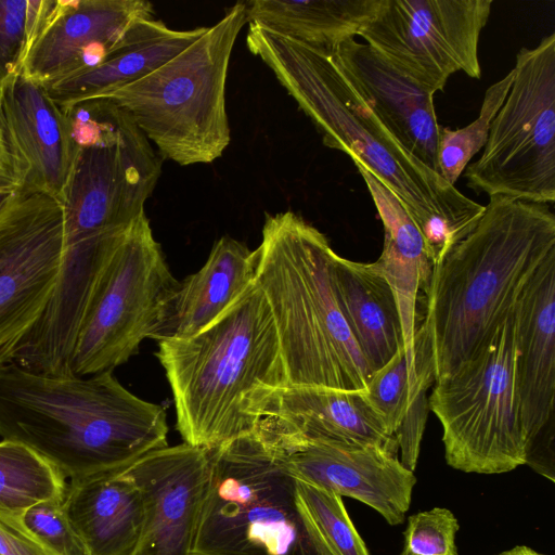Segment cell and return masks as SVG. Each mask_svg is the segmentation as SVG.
Instances as JSON below:
<instances>
[{
  "label": "cell",
  "mask_w": 555,
  "mask_h": 555,
  "mask_svg": "<svg viewBox=\"0 0 555 555\" xmlns=\"http://www.w3.org/2000/svg\"><path fill=\"white\" fill-rule=\"evenodd\" d=\"M246 43L274 73L322 135L401 202L435 267L477 224L485 206L405 150L344 75L330 50L249 24Z\"/></svg>",
  "instance_id": "cell-1"
},
{
  "label": "cell",
  "mask_w": 555,
  "mask_h": 555,
  "mask_svg": "<svg viewBox=\"0 0 555 555\" xmlns=\"http://www.w3.org/2000/svg\"><path fill=\"white\" fill-rule=\"evenodd\" d=\"M162 405L104 371L49 375L0 365V437L36 452L69 482L119 473L167 447Z\"/></svg>",
  "instance_id": "cell-2"
},
{
  "label": "cell",
  "mask_w": 555,
  "mask_h": 555,
  "mask_svg": "<svg viewBox=\"0 0 555 555\" xmlns=\"http://www.w3.org/2000/svg\"><path fill=\"white\" fill-rule=\"evenodd\" d=\"M554 250L548 205L490 198L476 227L431 270L421 323L430 340L435 382L477 350Z\"/></svg>",
  "instance_id": "cell-3"
},
{
  "label": "cell",
  "mask_w": 555,
  "mask_h": 555,
  "mask_svg": "<svg viewBox=\"0 0 555 555\" xmlns=\"http://www.w3.org/2000/svg\"><path fill=\"white\" fill-rule=\"evenodd\" d=\"M257 253L287 386L366 391L373 373L341 313L327 237L287 210L267 216Z\"/></svg>",
  "instance_id": "cell-4"
},
{
  "label": "cell",
  "mask_w": 555,
  "mask_h": 555,
  "mask_svg": "<svg viewBox=\"0 0 555 555\" xmlns=\"http://www.w3.org/2000/svg\"><path fill=\"white\" fill-rule=\"evenodd\" d=\"M183 441L215 449L250 433L253 396L287 386L273 317L254 282L216 321L184 338L158 341Z\"/></svg>",
  "instance_id": "cell-5"
},
{
  "label": "cell",
  "mask_w": 555,
  "mask_h": 555,
  "mask_svg": "<svg viewBox=\"0 0 555 555\" xmlns=\"http://www.w3.org/2000/svg\"><path fill=\"white\" fill-rule=\"evenodd\" d=\"M246 23V3L237 2L175 57L99 98L125 108L164 158L181 166L212 163L231 141L225 81Z\"/></svg>",
  "instance_id": "cell-6"
},
{
  "label": "cell",
  "mask_w": 555,
  "mask_h": 555,
  "mask_svg": "<svg viewBox=\"0 0 555 555\" xmlns=\"http://www.w3.org/2000/svg\"><path fill=\"white\" fill-rule=\"evenodd\" d=\"M210 451V480L192 555H328L296 479L251 430Z\"/></svg>",
  "instance_id": "cell-7"
},
{
  "label": "cell",
  "mask_w": 555,
  "mask_h": 555,
  "mask_svg": "<svg viewBox=\"0 0 555 555\" xmlns=\"http://www.w3.org/2000/svg\"><path fill=\"white\" fill-rule=\"evenodd\" d=\"M64 112L76 145L61 196L64 236L128 228L145 212L159 158L128 112L107 98L81 100Z\"/></svg>",
  "instance_id": "cell-8"
},
{
  "label": "cell",
  "mask_w": 555,
  "mask_h": 555,
  "mask_svg": "<svg viewBox=\"0 0 555 555\" xmlns=\"http://www.w3.org/2000/svg\"><path fill=\"white\" fill-rule=\"evenodd\" d=\"M514 360L512 308L467 360L435 382L429 410L442 426L444 457L452 468L492 475L526 464Z\"/></svg>",
  "instance_id": "cell-9"
},
{
  "label": "cell",
  "mask_w": 555,
  "mask_h": 555,
  "mask_svg": "<svg viewBox=\"0 0 555 555\" xmlns=\"http://www.w3.org/2000/svg\"><path fill=\"white\" fill-rule=\"evenodd\" d=\"M144 214L126 230L83 312L69 373L87 376L127 362L154 338L179 288Z\"/></svg>",
  "instance_id": "cell-10"
},
{
  "label": "cell",
  "mask_w": 555,
  "mask_h": 555,
  "mask_svg": "<svg viewBox=\"0 0 555 555\" xmlns=\"http://www.w3.org/2000/svg\"><path fill=\"white\" fill-rule=\"evenodd\" d=\"M509 92L492 120L467 186L490 198L555 202V33L516 55Z\"/></svg>",
  "instance_id": "cell-11"
},
{
  "label": "cell",
  "mask_w": 555,
  "mask_h": 555,
  "mask_svg": "<svg viewBox=\"0 0 555 555\" xmlns=\"http://www.w3.org/2000/svg\"><path fill=\"white\" fill-rule=\"evenodd\" d=\"M492 0H384L361 29L379 56L426 92L459 72L480 79L478 46Z\"/></svg>",
  "instance_id": "cell-12"
},
{
  "label": "cell",
  "mask_w": 555,
  "mask_h": 555,
  "mask_svg": "<svg viewBox=\"0 0 555 555\" xmlns=\"http://www.w3.org/2000/svg\"><path fill=\"white\" fill-rule=\"evenodd\" d=\"M63 245L59 197L21 189L0 211V365L13 361L48 306Z\"/></svg>",
  "instance_id": "cell-13"
},
{
  "label": "cell",
  "mask_w": 555,
  "mask_h": 555,
  "mask_svg": "<svg viewBox=\"0 0 555 555\" xmlns=\"http://www.w3.org/2000/svg\"><path fill=\"white\" fill-rule=\"evenodd\" d=\"M274 460L295 479L372 507L391 526L409 511L414 472L378 447H343L291 439L253 429Z\"/></svg>",
  "instance_id": "cell-14"
},
{
  "label": "cell",
  "mask_w": 555,
  "mask_h": 555,
  "mask_svg": "<svg viewBox=\"0 0 555 555\" xmlns=\"http://www.w3.org/2000/svg\"><path fill=\"white\" fill-rule=\"evenodd\" d=\"M122 472L143 504L135 555H192L210 480V451L185 442L167 446Z\"/></svg>",
  "instance_id": "cell-15"
},
{
  "label": "cell",
  "mask_w": 555,
  "mask_h": 555,
  "mask_svg": "<svg viewBox=\"0 0 555 555\" xmlns=\"http://www.w3.org/2000/svg\"><path fill=\"white\" fill-rule=\"evenodd\" d=\"M248 414L255 427L291 439L398 453L396 438L365 391L314 386L261 389L253 396Z\"/></svg>",
  "instance_id": "cell-16"
},
{
  "label": "cell",
  "mask_w": 555,
  "mask_h": 555,
  "mask_svg": "<svg viewBox=\"0 0 555 555\" xmlns=\"http://www.w3.org/2000/svg\"><path fill=\"white\" fill-rule=\"evenodd\" d=\"M0 129L11 175L21 189L61 199L76 145L62 107L23 69L0 87Z\"/></svg>",
  "instance_id": "cell-17"
},
{
  "label": "cell",
  "mask_w": 555,
  "mask_h": 555,
  "mask_svg": "<svg viewBox=\"0 0 555 555\" xmlns=\"http://www.w3.org/2000/svg\"><path fill=\"white\" fill-rule=\"evenodd\" d=\"M147 18L154 9L146 0H50L22 69L44 85L94 67Z\"/></svg>",
  "instance_id": "cell-18"
},
{
  "label": "cell",
  "mask_w": 555,
  "mask_h": 555,
  "mask_svg": "<svg viewBox=\"0 0 555 555\" xmlns=\"http://www.w3.org/2000/svg\"><path fill=\"white\" fill-rule=\"evenodd\" d=\"M513 319L515 391L529 456L539 439L554 431L555 250L524 284Z\"/></svg>",
  "instance_id": "cell-19"
},
{
  "label": "cell",
  "mask_w": 555,
  "mask_h": 555,
  "mask_svg": "<svg viewBox=\"0 0 555 555\" xmlns=\"http://www.w3.org/2000/svg\"><path fill=\"white\" fill-rule=\"evenodd\" d=\"M330 51L352 87L397 141L438 172L440 126L434 94L403 77L369 44L354 38Z\"/></svg>",
  "instance_id": "cell-20"
},
{
  "label": "cell",
  "mask_w": 555,
  "mask_h": 555,
  "mask_svg": "<svg viewBox=\"0 0 555 555\" xmlns=\"http://www.w3.org/2000/svg\"><path fill=\"white\" fill-rule=\"evenodd\" d=\"M207 28L177 30L159 20L139 21L100 64L42 86L60 105L102 96L155 70L198 39Z\"/></svg>",
  "instance_id": "cell-21"
},
{
  "label": "cell",
  "mask_w": 555,
  "mask_h": 555,
  "mask_svg": "<svg viewBox=\"0 0 555 555\" xmlns=\"http://www.w3.org/2000/svg\"><path fill=\"white\" fill-rule=\"evenodd\" d=\"M257 249L222 236L204 266L180 282L153 339L192 336L216 321L256 280Z\"/></svg>",
  "instance_id": "cell-22"
},
{
  "label": "cell",
  "mask_w": 555,
  "mask_h": 555,
  "mask_svg": "<svg viewBox=\"0 0 555 555\" xmlns=\"http://www.w3.org/2000/svg\"><path fill=\"white\" fill-rule=\"evenodd\" d=\"M362 177L384 225V245L375 267L387 280L399 308L404 350L414 371V336L417 328V298L426 292L433 270L418 228L398 197L370 171L353 163Z\"/></svg>",
  "instance_id": "cell-23"
},
{
  "label": "cell",
  "mask_w": 555,
  "mask_h": 555,
  "mask_svg": "<svg viewBox=\"0 0 555 555\" xmlns=\"http://www.w3.org/2000/svg\"><path fill=\"white\" fill-rule=\"evenodd\" d=\"M63 506L88 555H135L143 504L124 472L68 482Z\"/></svg>",
  "instance_id": "cell-24"
},
{
  "label": "cell",
  "mask_w": 555,
  "mask_h": 555,
  "mask_svg": "<svg viewBox=\"0 0 555 555\" xmlns=\"http://www.w3.org/2000/svg\"><path fill=\"white\" fill-rule=\"evenodd\" d=\"M335 287L341 313L372 373L404 349L402 322L395 294L374 262L337 255Z\"/></svg>",
  "instance_id": "cell-25"
},
{
  "label": "cell",
  "mask_w": 555,
  "mask_h": 555,
  "mask_svg": "<svg viewBox=\"0 0 555 555\" xmlns=\"http://www.w3.org/2000/svg\"><path fill=\"white\" fill-rule=\"evenodd\" d=\"M384 0H254L246 17L271 31L302 43L334 49L354 38L376 15Z\"/></svg>",
  "instance_id": "cell-26"
},
{
  "label": "cell",
  "mask_w": 555,
  "mask_h": 555,
  "mask_svg": "<svg viewBox=\"0 0 555 555\" xmlns=\"http://www.w3.org/2000/svg\"><path fill=\"white\" fill-rule=\"evenodd\" d=\"M66 479L26 446L0 441V514L17 516L43 501L63 500Z\"/></svg>",
  "instance_id": "cell-27"
},
{
  "label": "cell",
  "mask_w": 555,
  "mask_h": 555,
  "mask_svg": "<svg viewBox=\"0 0 555 555\" xmlns=\"http://www.w3.org/2000/svg\"><path fill=\"white\" fill-rule=\"evenodd\" d=\"M513 79L514 69H511L507 75L486 90L479 116L469 125L459 129L440 127L437 151L438 173L448 183L454 185L472 158L486 145L492 120L503 105Z\"/></svg>",
  "instance_id": "cell-28"
},
{
  "label": "cell",
  "mask_w": 555,
  "mask_h": 555,
  "mask_svg": "<svg viewBox=\"0 0 555 555\" xmlns=\"http://www.w3.org/2000/svg\"><path fill=\"white\" fill-rule=\"evenodd\" d=\"M299 505L328 555H370L341 496L296 479Z\"/></svg>",
  "instance_id": "cell-29"
},
{
  "label": "cell",
  "mask_w": 555,
  "mask_h": 555,
  "mask_svg": "<svg viewBox=\"0 0 555 555\" xmlns=\"http://www.w3.org/2000/svg\"><path fill=\"white\" fill-rule=\"evenodd\" d=\"M414 367L416 378L411 386L405 412L396 429L395 438L400 462L414 472L429 411L427 391L435 382L430 340L425 326L418 323L414 336Z\"/></svg>",
  "instance_id": "cell-30"
},
{
  "label": "cell",
  "mask_w": 555,
  "mask_h": 555,
  "mask_svg": "<svg viewBox=\"0 0 555 555\" xmlns=\"http://www.w3.org/2000/svg\"><path fill=\"white\" fill-rule=\"evenodd\" d=\"M50 0H0V87L22 69Z\"/></svg>",
  "instance_id": "cell-31"
},
{
  "label": "cell",
  "mask_w": 555,
  "mask_h": 555,
  "mask_svg": "<svg viewBox=\"0 0 555 555\" xmlns=\"http://www.w3.org/2000/svg\"><path fill=\"white\" fill-rule=\"evenodd\" d=\"M415 378L416 372L410 371L405 350L401 349L369 382L365 395L393 437Z\"/></svg>",
  "instance_id": "cell-32"
},
{
  "label": "cell",
  "mask_w": 555,
  "mask_h": 555,
  "mask_svg": "<svg viewBox=\"0 0 555 555\" xmlns=\"http://www.w3.org/2000/svg\"><path fill=\"white\" fill-rule=\"evenodd\" d=\"M63 500L40 502L14 517L52 554L88 555L65 513Z\"/></svg>",
  "instance_id": "cell-33"
},
{
  "label": "cell",
  "mask_w": 555,
  "mask_h": 555,
  "mask_svg": "<svg viewBox=\"0 0 555 555\" xmlns=\"http://www.w3.org/2000/svg\"><path fill=\"white\" fill-rule=\"evenodd\" d=\"M460 529L454 514L434 507L411 515L400 555H457L455 535Z\"/></svg>",
  "instance_id": "cell-34"
},
{
  "label": "cell",
  "mask_w": 555,
  "mask_h": 555,
  "mask_svg": "<svg viewBox=\"0 0 555 555\" xmlns=\"http://www.w3.org/2000/svg\"><path fill=\"white\" fill-rule=\"evenodd\" d=\"M0 555H54L33 538L12 515L0 514Z\"/></svg>",
  "instance_id": "cell-35"
},
{
  "label": "cell",
  "mask_w": 555,
  "mask_h": 555,
  "mask_svg": "<svg viewBox=\"0 0 555 555\" xmlns=\"http://www.w3.org/2000/svg\"><path fill=\"white\" fill-rule=\"evenodd\" d=\"M20 190L21 186L11 173L0 175V211Z\"/></svg>",
  "instance_id": "cell-36"
},
{
  "label": "cell",
  "mask_w": 555,
  "mask_h": 555,
  "mask_svg": "<svg viewBox=\"0 0 555 555\" xmlns=\"http://www.w3.org/2000/svg\"><path fill=\"white\" fill-rule=\"evenodd\" d=\"M3 173H11L10 167H9V158L8 153L5 149V144L3 141V135L0 129V175Z\"/></svg>",
  "instance_id": "cell-37"
},
{
  "label": "cell",
  "mask_w": 555,
  "mask_h": 555,
  "mask_svg": "<svg viewBox=\"0 0 555 555\" xmlns=\"http://www.w3.org/2000/svg\"><path fill=\"white\" fill-rule=\"evenodd\" d=\"M499 555H544L526 545H516Z\"/></svg>",
  "instance_id": "cell-38"
}]
</instances>
